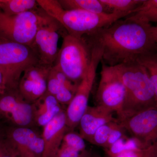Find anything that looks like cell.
<instances>
[{
    "label": "cell",
    "instance_id": "obj_31",
    "mask_svg": "<svg viewBox=\"0 0 157 157\" xmlns=\"http://www.w3.org/2000/svg\"></svg>",
    "mask_w": 157,
    "mask_h": 157
},
{
    "label": "cell",
    "instance_id": "obj_25",
    "mask_svg": "<svg viewBox=\"0 0 157 157\" xmlns=\"http://www.w3.org/2000/svg\"><path fill=\"white\" fill-rule=\"evenodd\" d=\"M84 140L79 134L70 131L65 135L62 144L79 152H85L87 151Z\"/></svg>",
    "mask_w": 157,
    "mask_h": 157
},
{
    "label": "cell",
    "instance_id": "obj_20",
    "mask_svg": "<svg viewBox=\"0 0 157 157\" xmlns=\"http://www.w3.org/2000/svg\"><path fill=\"white\" fill-rule=\"evenodd\" d=\"M127 17L149 23H157V0H144L132 14Z\"/></svg>",
    "mask_w": 157,
    "mask_h": 157
},
{
    "label": "cell",
    "instance_id": "obj_11",
    "mask_svg": "<svg viewBox=\"0 0 157 157\" xmlns=\"http://www.w3.org/2000/svg\"><path fill=\"white\" fill-rule=\"evenodd\" d=\"M132 137L146 146L157 142V106L144 109L118 121Z\"/></svg>",
    "mask_w": 157,
    "mask_h": 157
},
{
    "label": "cell",
    "instance_id": "obj_12",
    "mask_svg": "<svg viewBox=\"0 0 157 157\" xmlns=\"http://www.w3.org/2000/svg\"><path fill=\"white\" fill-rule=\"evenodd\" d=\"M5 136L19 157H42L44 149L42 135L33 128L8 127Z\"/></svg>",
    "mask_w": 157,
    "mask_h": 157
},
{
    "label": "cell",
    "instance_id": "obj_26",
    "mask_svg": "<svg viewBox=\"0 0 157 157\" xmlns=\"http://www.w3.org/2000/svg\"><path fill=\"white\" fill-rule=\"evenodd\" d=\"M0 157H19L16 149L5 135L0 138Z\"/></svg>",
    "mask_w": 157,
    "mask_h": 157
},
{
    "label": "cell",
    "instance_id": "obj_27",
    "mask_svg": "<svg viewBox=\"0 0 157 157\" xmlns=\"http://www.w3.org/2000/svg\"><path fill=\"white\" fill-rule=\"evenodd\" d=\"M87 151L79 152L62 144L55 157H88Z\"/></svg>",
    "mask_w": 157,
    "mask_h": 157
},
{
    "label": "cell",
    "instance_id": "obj_13",
    "mask_svg": "<svg viewBox=\"0 0 157 157\" xmlns=\"http://www.w3.org/2000/svg\"><path fill=\"white\" fill-rule=\"evenodd\" d=\"M52 68L38 63L25 71L17 89L26 101L34 103L46 93L48 74Z\"/></svg>",
    "mask_w": 157,
    "mask_h": 157
},
{
    "label": "cell",
    "instance_id": "obj_30",
    "mask_svg": "<svg viewBox=\"0 0 157 157\" xmlns=\"http://www.w3.org/2000/svg\"><path fill=\"white\" fill-rule=\"evenodd\" d=\"M153 33L155 42L157 46V24L155 26H153Z\"/></svg>",
    "mask_w": 157,
    "mask_h": 157
},
{
    "label": "cell",
    "instance_id": "obj_7",
    "mask_svg": "<svg viewBox=\"0 0 157 157\" xmlns=\"http://www.w3.org/2000/svg\"><path fill=\"white\" fill-rule=\"evenodd\" d=\"M91 59L85 75L77 86L73 100L68 105L66 111L67 125L70 131L78 126L79 121L88 107V101L92 90L99 64L103 55L102 48L95 44H91Z\"/></svg>",
    "mask_w": 157,
    "mask_h": 157
},
{
    "label": "cell",
    "instance_id": "obj_2",
    "mask_svg": "<svg viewBox=\"0 0 157 157\" xmlns=\"http://www.w3.org/2000/svg\"><path fill=\"white\" fill-rule=\"evenodd\" d=\"M39 6L56 20L69 35L83 38L128 16L120 13L98 14L80 10H65L57 0H37Z\"/></svg>",
    "mask_w": 157,
    "mask_h": 157
},
{
    "label": "cell",
    "instance_id": "obj_22",
    "mask_svg": "<svg viewBox=\"0 0 157 157\" xmlns=\"http://www.w3.org/2000/svg\"><path fill=\"white\" fill-rule=\"evenodd\" d=\"M118 120L105 124L100 127L93 135L90 143L106 148L109 136L112 131L118 124Z\"/></svg>",
    "mask_w": 157,
    "mask_h": 157
},
{
    "label": "cell",
    "instance_id": "obj_28",
    "mask_svg": "<svg viewBox=\"0 0 157 157\" xmlns=\"http://www.w3.org/2000/svg\"><path fill=\"white\" fill-rule=\"evenodd\" d=\"M8 90L7 79L4 71L0 67V94Z\"/></svg>",
    "mask_w": 157,
    "mask_h": 157
},
{
    "label": "cell",
    "instance_id": "obj_1",
    "mask_svg": "<svg viewBox=\"0 0 157 157\" xmlns=\"http://www.w3.org/2000/svg\"><path fill=\"white\" fill-rule=\"evenodd\" d=\"M85 37L102 48L101 62L111 67L136 63L157 52L153 26L127 17Z\"/></svg>",
    "mask_w": 157,
    "mask_h": 157
},
{
    "label": "cell",
    "instance_id": "obj_16",
    "mask_svg": "<svg viewBox=\"0 0 157 157\" xmlns=\"http://www.w3.org/2000/svg\"><path fill=\"white\" fill-rule=\"evenodd\" d=\"M78 85L70 80L55 65L47 80V92L54 96L61 105H69L76 94Z\"/></svg>",
    "mask_w": 157,
    "mask_h": 157
},
{
    "label": "cell",
    "instance_id": "obj_24",
    "mask_svg": "<svg viewBox=\"0 0 157 157\" xmlns=\"http://www.w3.org/2000/svg\"><path fill=\"white\" fill-rule=\"evenodd\" d=\"M109 157H157V142L143 148L128 150Z\"/></svg>",
    "mask_w": 157,
    "mask_h": 157
},
{
    "label": "cell",
    "instance_id": "obj_23",
    "mask_svg": "<svg viewBox=\"0 0 157 157\" xmlns=\"http://www.w3.org/2000/svg\"><path fill=\"white\" fill-rule=\"evenodd\" d=\"M137 62L148 71L157 100V52L141 57Z\"/></svg>",
    "mask_w": 157,
    "mask_h": 157
},
{
    "label": "cell",
    "instance_id": "obj_9",
    "mask_svg": "<svg viewBox=\"0 0 157 157\" xmlns=\"http://www.w3.org/2000/svg\"><path fill=\"white\" fill-rule=\"evenodd\" d=\"M0 122L9 127L33 128V103L26 101L18 89L7 90L0 94Z\"/></svg>",
    "mask_w": 157,
    "mask_h": 157
},
{
    "label": "cell",
    "instance_id": "obj_3",
    "mask_svg": "<svg viewBox=\"0 0 157 157\" xmlns=\"http://www.w3.org/2000/svg\"><path fill=\"white\" fill-rule=\"evenodd\" d=\"M125 88L121 117L122 120L150 107H157V100L148 71L138 62L115 66Z\"/></svg>",
    "mask_w": 157,
    "mask_h": 157
},
{
    "label": "cell",
    "instance_id": "obj_29",
    "mask_svg": "<svg viewBox=\"0 0 157 157\" xmlns=\"http://www.w3.org/2000/svg\"><path fill=\"white\" fill-rule=\"evenodd\" d=\"M6 128L3 126V124L0 122V138L5 135Z\"/></svg>",
    "mask_w": 157,
    "mask_h": 157
},
{
    "label": "cell",
    "instance_id": "obj_15",
    "mask_svg": "<svg viewBox=\"0 0 157 157\" xmlns=\"http://www.w3.org/2000/svg\"><path fill=\"white\" fill-rule=\"evenodd\" d=\"M113 111L103 106H88L79 121V135L90 142L93 135L100 127L117 120L113 117Z\"/></svg>",
    "mask_w": 157,
    "mask_h": 157
},
{
    "label": "cell",
    "instance_id": "obj_10",
    "mask_svg": "<svg viewBox=\"0 0 157 157\" xmlns=\"http://www.w3.org/2000/svg\"><path fill=\"white\" fill-rule=\"evenodd\" d=\"M67 33L63 26L51 17L38 29L32 48L41 64L52 67L55 65L59 52L60 35Z\"/></svg>",
    "mask_w": 157,
    "mask_h": 157
},
{
    "label": "cell",
    "instance_id": "obj_4",
    "mask_svg": "<svg viewBox=\"0 0 157 157\" xmlns=\"http://www.w3.org/2000/svg\"><path fill=\"white\" fill-rule=\"evenodd\" d=\"M55 65L75 84L78 85L87 72L91 59V46L85 37L76 38L67 33L63 36Z\"/></svg>",
    "mask_w": 157,
    "mask_h": 157
},
{
    "label": "cell",
    "instance_id": "obj_5",
    "mask_svg": "<svg viewBox=\"0 0 157 157\" xmlns=\"http://www.w3.org/2000/svg\"><path fill=\"white\" fill-rule=\"evenodd\" d=\"M38 63L39 60L30 46L0 36V67L6 75L8 90L17 89L25 71Z\"/></svg>",
    "mask_w": 157,
    "mask_h": 157
},
{
    "label": "cell",
    "instance_id": "obj_19",
    "mask_svg": "<svg viewBox=\"0 0 157 157\" xmlns=\"http://www.w3.org/2000/svg\"><path fill=\"white\" fill-rule=\"evenodd\" d=\"M65 10H80L98 14H108L100 0H59Z\"/></svg>",
    "mask_w": 157,
    "mask_h": 157
},
{
    "label": "cell",
    "instance_id": "obj_17",
    "mask_svg": "<svg viewBox=\"0 0 157 157\" xmlns=\"http://www.w3.org/2000/svg\"><path fill=\"white\" fill-rule=\"evenodd\" d=\"M35 125L44 127L61 112V105L54 96L46 91L33 103Z\"/></svg>",
    "mask_w": 157,
    "mask_h": 157
},
{
    "label": "cell",
    "instance_id": "obj_6",
    "mask_svg": "<svg viewBox=\"0 0 157 157\" xmlns=\"http://www.w3.org/2000/svg\"><path fill=\"white\" fill-rule=\"evenodd\" d=\"M50 17L41 8L15 15L0 10V36L30 46L38 29Z\"/></svg>",
    "mask_w": 157,
    "mask_h": 157
},
{
    "label": "cell",
    "instance_id": "obj_18",
    "mask_svg": "<svg viewBox=\"0 0 157 157\" xmlns=\"http://www.w3.org/2000/svg\"><path fill=\"white\" fill-rule=\"evenodd\" d=\"M40 9L36 0H0V10L9 15H15Z\"/></svg>",
    "mask_w": 157,
    "mask_h": 157
},
{
    "label": "cell",
    "instance_id": "obj_8",
    "mask_svg": "<svg viewBox=\"0 0 157 157\" xmlns=\"http://www.w3.org/2000/svg\"><path fill=\"white\" fill-rule=\"evenodd\" d=\"M101 62V78L95 97L97 105L106 107L116 113L119 119L121 115L125 88L116 67Z\"/></svg>",
    "mask_w": 157,
    "mask_h": 157
},
{
    "label": "cell",
    "instance_id": "obj_21",
    "mask_svg": "<svg viewBox=\"0 0 157 157\" xmlns=\"http://www.w3.org/2000/svg\"><path fill=\"white\" fill-rule=\"evenodd\" d=\"M144 0H100L108 14L120 13L130 15Z\"/></svg>",
    "mask_w": 157,
    "mask_h": 157
},
{
    "label": "cell",
    "instance_id": "obj_14",
    "mask_svg": "<svg viewBox=\"0 0 157 157\" xmlns=\"http://www.w3.org/2000/svg\"><path fill=\"white\" fill-rule=\"evenodd\" d=\"M43 128L42 136L44 149L42 157H55L65 135L70 131L67 125L65 110L63 109Z\"/></svg>",
    "mask_w": 157,
    "mask_h": 157
}]
</instances>
